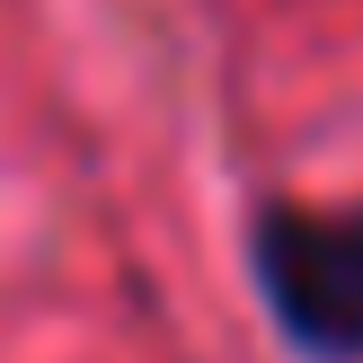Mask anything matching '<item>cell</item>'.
I'll return each mask as SVG.
<instances>
[{"label":"cell","mask_w":363,"mask_h":363,"mask_svg":"<svg viewBox=\"0 0 363 363\" xmlns=\"http://www.w3.org/2000/svg\"><path fill=\"white\" fill-rule=\"evenodd\" d=\"M248 275L301 363H363V204H266L248 230Z\"/></svg>","instance_id":"cell-1"}]
</instances>
